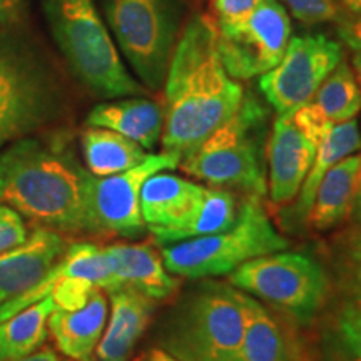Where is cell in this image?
I'll use <instances>...</instances> for the list:
<instances>
[{"label": "cell", "mask_w": 361, "mask_h": 361, "mask_svg": "<svg viewBox=\"0 0 361 361\" xmlns=\"http://www.w3.org/2000/svg\"><path fill=\"white\" fill-rule=\"evenodd\" d=\"M245 89L228 74L209 16H194L184 25L164 80V152L186 157L231 117Z\"/></svg>", "instance_id": "obj_1"}, {"label": "cell", "mask_w": 361, "mask_h": 361, "mask_svg": "<svg viewBox=\"0 0 361 361\" xmlns=\"http://www.w3.org/2000/svg\"><path fill=\"white\" fill-rule=\"evenodd\" d=\"M0 151V204L42 228L62 233H94L90 179L71 152L19 139Z\"/></svg>", "instance_id": "obj_2"}, {"label": "cell", "mask_w": 361, "mask_h": 361, "mask_svg": "<svg viewBox=\"0 0 361 361\" xmlns=\"http://www.w3.org/2000/svg\"><path fill=\"white\" fill-rule=\"evenodd\" d=\"M49 32L75 79L94 96H144L112 40L96 0H42Z\"/></svg>", "instance_id": "obj_3"}, {"label": "cell", "mask_w": 361, "mask_h": 361, "mask_svg": "<svg viewBox=\"0 0 361 361\" xmlns=\"http://www.w3.org/2000/svg\"><path fill=\"white\" fill-rule=\"evenodd\" d=\"M245 313L231 284L204 279L162 322L159 346L179 361H239Z\"/></svg>", "instance_id": "obj_4"}, {"label": "cell", "mask_w": 361, "mask_h": 361, "mask_svg": "<svg viewBox=\"0 0 361 361\" xmlns=\"http://www.w3.org/2000/svg\"><path fill=\"white\" fill-rule=\"evenodd\" d=\"M268 109L245 94L238 111L179 162L192 178L214 188L263 197L266 183Z\"/></svg>", "instance_id": "obj_5"}, {"label": "cell", "mask_w": 361, "mask_h": 361, "mask_svg": "<svg viewBox=\"0 0 361 361\" xmlns=\"http://www.w3.org/2000/svg\"><path fill=\"white\" fill-rule=\"evenodd\" d=\"M288 241L276 231L261 197L239 202L238 219L224 231L162 246V263L171 274L188 279L228 276L247 261L283 251Z\"/></svg>", "instance_id": "obj_6"}, {"label": "cell", "mask_w": 361, "mask_h": 361, "mask_svg": "<svg viewBox=\"0 0 361 361\" xmlns=\"http://www.w3.org/2000/svg\"><path fill=\"white\" fill-rule=\"evenodd\" d=\"M102 17L135 79L147 90L164 87L184 29V0H102Z\"/></svg>", "instance_id": "obj_7"}, {"label": "cell", "mask_w": 361, "mask_h": 361, "mask_svg": "<svg viewBox=\"0 0 361 361\" xmlns=\"http://www.w3.org/2000/svg\"><path fill=\"white\" fill-rule=\"evenodd\" d=\"M59 90L37 49L13 27L0 29V149L54 119Z\"/></svg>", "instance_id": "obj_8"}, {"label": "cell", "mask_w": 361, "mask_h": 361, "mask_svg": "<svg viewBox=\"0 0 361 361\" xmlns=\"http://www.w3.org/2000/svg\"><path fill=\"white\" fill-rule=\"evenodd\" d=\"M228 276L231 286L271 305L300 324H311L318 318L331 288L318 259L286 250L247 261Z\"/></svg>", "instance_id": "obj_9"}, {"label": "cell", "mask_w": 361, "mask_h": 361, "mask_svg": "<svg viewBox=\"0 0 361 361\" xmlns=\"http://www.w3.org/2000/svg\"><path fill=\"white\" fill-rule=\"evenodd\" d=\"M221 61L234 80L261 78L281 61L291 39V17L278 0H261L250 16L216 24Z\"/></svg>", "instance_id": "obj_10"}, {"label": "cell", "mask_w": 361, "mask_h": 361, "mask_svg": "<svg viewBox=\"0 0 361 361\" xmlns=\"http://www.w3.org/2000/svg\"><path fill=\"white\" fill-rule=\"evenodd\" d=\"M343 61V45L322 32L290 39L281 61L259 78L264 101L278 116L295 112L314 96Z\"/></svg>", "instance_id": "obj_11"}, {"label": "cell", "mask_w": 361, "mask_h": 361, "mask_svg": "<svg viewBox=\"0 0 361 361\" xmlns=\"http://www.w3.org/2000/svg\"><path fill=\"white\" fill-rule=\"evenodd\" d=\"M180 159L169 152L149 154L141 164L124 173L90 179V213L96 234L111 233L124 238H139L146 231L141 213L144 183L159 171L179 168Z\"/></svg>", "instance_id": "obj_12"}, {"label": "cell", "mask_w": 361, "mask_h": 361, "mask_svg": "<svg viewBox=\"0 0 361 361\" xmlns=\"http://www.w3.org/2000/svg\"><path fill=\"white\" fill-rule=\"evenodd\" d=\"M318 142L293 121L290 114L276 117L268 141V192L276 206L296 200L313 164Z\"/></svg>", "instance_id": "obj_13"}, {"label": "cell", "mask_w": 361, "mask_h": 361, "mask_svg": "<svg viewBox=\"0 0 361 361\" xmlns=\"http://www.w3.org/2000/svg\"><path fill=\"white\" fill-rule=\"evenodd\" d=\"M204 192L206 186L168 171H159L144 183L141 213L157 245L194 218Z\"/></svg>", "instance_id": "obj_14"}, {"label": "cell", "mask_w": 361, "mask_h": 361, "mask_svg": "<svg viewBox=\"0 0 361 361\" xmlns=\"http://www.w3.org/2000/svg\"><path fill=\"white\" fill-rule=\"evenodd\" d=\"M66 250L61 233L37 228L24 243L0 252V306L37 286Z\"/></svg>", "instance_id": "obj_15"}, {"label": "cell", "mask_w": 361, "mask_h": 361, "mask_svg": "<svg viewBox=\"0 0 361 361\" xmlns=\"http://www.w3.org/2000/svg\"><path fill=\"white\" fill-rule=\"evenodd\" d=\"M361 111V87L343 59L308 102L291 112L293 121L319 144L333 124L355 119Z\"/></svg>", "instance_id": "obj_16"}, {"label": "cell", "mask_w": 361, "mask_h": 361, "mask_svg": "<svg viewBox=\"0 0 361 361\" xmlns=\"http://www.w3.org/2000/svg\"><path fill=\"white\" fill-rule=\"evenodd\" d=\"M107 295L111 314L99 341L96 361H128L151 323L157 301L129 286Z\"/></svg>", "instance_id": "obj_17"}, {"label": "cell", "mask_w": 361, "mask_h": 361, "mask_svg": "<svg viewBox=\"0 0 361 361\" xmlns=\"http://www.w3.org/2000/svg\"><path fill=\"white\" fill-rule=\"evenodd\" d=\"M107 293L96 288L87 303L75 310L56 308L47 328L56 346L72 361H96V351L107 324Z\"/></svg>", "instance_id": "obj_18"}, {"label": "cell", "mask_w": 361, "mask_h": 361, "mask_svg": "<svg viewBox=\"0 0 361 361\" xmlns=\"http://www.w3.org/2000/svg\"><path fill=\"white\" fill-rule=\"evenodd\" d=\"M239 301L245 313L239 361H306L296 336L276 314L243 291H239Z\"/></svg>", "instance_id": "obj_19"}, {"label": "cell", "mask_w": 361, "mask_h": 361, "mask_svg": "<svg viewBox=\"0 0 361 361\" xmlns=\"http://www.w3.org/2000/svg\"><path fill=\"white\" fill-rule=\"evenodd\" d=\"M87 126L106 128L154 151L164 130V107L142 96L111 99L89 112Z\"/></svg>", "instance_id": "obj_20"}, {"label": "cell", "mask_w": 361, "mask_h": 361, "mask_svg": "<svg viewBox=\"0 0 361 361\" xmlns=\"http://www.w3.org/2000/svg\"><path fill=\"white\" fill-rule=\"evenodd\" d=\"M361 152L333 166L316 189L308 223L316 231H329L353 218L358 194Z\"/></svg>", "instance_id": "obj_21"}, {"label": "cell", "mask_w": 361, "mask_h": 361, "mask_svg": "<svg viewBox=\"0 0 361 361\" xmlns=\"http://www.w3.org/2000/svg\"><path fill=\"white\" fill-rule=\"evenodd\" d=\"M119 288L129 286L156 301H162L178 290L174 278L162 263V256L147 245L107 246Z\"/></svg>", "instance_id": "obj_22"}, {"label": "cell", "mask_w": 361, "mask_h": 361, "mask_svg": "<svg viewBox=\"0 0 361 361\" xmlns=\"http://www.w3.org/2000/svg\"><path fill=\"white\" fill-rule=\"evenodd\" d=\"M316 353L318 361H361V296L338 290L322 316Z\"/></svg>", "instance_id": "obj_23"}, {"label": "cell", "mask_w": 361, "mask_h": 361, "mask_svg": "<svg viewBox=\"0 0 361 361\" xmlns=\"http://www.w3.org/2000/svg\"><path fill=\"white\" fill-rule=\"evenodd\" d=\"M361 151V129L358 121L350 119L345 123L333 124L326 130L316 149V156L308 176H306L303 186L296 196V202L293 206V219L306 221L310 209L313 206L316 189L333 166L351 154Z\"/></svg>", "instance_id": "obj_24"}, {"label": "cell", "mask_w": 361, "mask_h": 361, "mask_svg": "<svg viewBox=\"0 0 361 361\" xmlns=\"http://www.w3.org/2000/svg\"><path fill=\"white\" fill-rule=\"evenodd\" d=\"M85 169L96 178L124 173L151 154L133 139L106 128L87 126L80 135Z\"/></svg>", "instance_id": "obj_25"}, {"label": "cell", "mask_w": 361, "mask_h": 361, "mask_svg": "<svg viewBox=\"0 0 361 361\" xmlns=\"http://www.w3.org/2000/svg\"><path fill=\"white\" fill-rule=\"evenodd\" d=\"M56 310L51 296L0 322V361H12L37 351L47 340L49 316Z\"/></svg>", "instance_id": "obj_26"}, {"label": "cell", "mask_w": 361, "mask_h": 361, "mask_svg": "<svg viewBox=\"0 0 361 361\" xmlns=\"http://www.w3.org/2000/svg\"><path fill=\"white\" fill-rule=\"evenodd\" d=\"M239 213V202L233 191L223 188H206L200 211L186 226L169 234L161 246L174 245L201 236H209L231 228L236 223Z\"/></svg>", "instance_id": "obj_27"}, {"label": "cell", "mask_w": 361, "mask_h": 361, "mask_svg": "<svg viewBox=\"0 0 361 361\" xmlns=\"http://www.w3.org/2000/svg\"><path fill=\"white\" fill-rule=\"evenodd\" d=\"M333 268L338 290L361 296V224H353L336 238Z\"/></svg>", "instance_id": "obj_28"}, {"label": "cell", "mask_w": 361, "mask_h": 361, "mask_svg": "<svg viewBox=\"0 0 361 361\" xmlns=\"http://www.w3.org/2000/svg\"><path fill=\"white\" fill-rule=\"evenodd\" d=\"M284 8L306 25L340 22L345 17L338 0H284Z\"/></svg>", "instance_id": "obj_29"}, {"label": "cell", "mask_w": 361, "mask_h": 361, "mask_svg": "<svg viewBox=\"0 0 361 361\" xmlns=\"http://www.w3.org/2000/svg\"><path fill=\"white\" fill-rule=\"evenodd\" d=\"M27 233L25 223L16 209L6 204H0V252L24 243Z\"/></svg>", "instance_id": "obj_30"}, {"label": "cell", "mask_w": 361, "mask_h": 361, "mask_svg": "<svg viewBox=\"0 0 361 361\" xmlns=\"http://www.w3.org/2000/svg\"><path fill=\"white\" fill-rule=\"evenodd\" d=\"M261 0H211V12L213 22H233L245 19L255 11Z\"/></svg>", "instance_id": "obj_31"}, {"label": "cell", "mask_w": 361, "mask_h": 361, "mask_svg": "<svg viewBox=\"0 0 361 361\" xmlns=\"http://www.w3.org/2000/svg\"><path fill=\"white\" fill-rule=\"evenodd\" d=\"M338 35L351 51H361V16H345L338 22Z\"/></svg>", "instance_id": "obj_32"}, {"label": "cell", "mask_w": 361, "mask_h": 361, "mask_svg": "<svg viewBox=\"0 0 361 361\" xmlns=\"http://www.w3.org/2000/svg\"><path fill=\"white\" fill-rule=\"evenodd\" d=\"M29 0H0V29L17 25L25 17Z\"/></svg>", "instance_id": "obj_33"}, {"label": "cell", "mask_w": 361, "mask_h": 361, "mask_svg": "<svg viewBox=\"0 0 361 361\" xmlns=\"http://www.w3.org/2000/svg\"><path fill=\"white\" fill-rule=\"evenodd\" d=\"M12 361H67V360L62 358V356H59L54 350L45 348V350L34 351V353L27 355L24 358L12 360Z\"/></svg>", "instance_id": "obj_34"}, {"label": "cell", "mask_w": 361, "mask_h": 361, "mask_svg": "<svg viewBox=\"0 0 361 361\" xmlns=\"http://www.w3.org/2000/svg\"><path fill=\"white\" fill-rule=\"evenodd\" d=\"M338 4L346 16H361V0H338Z\"/></svg>", "instance_id": "obj_35"}, {"label": "cell", "mask_w": 361, "mask_h": 361, "mask_svg": "<svg viewBox=\"0 0 361 361\" xmlns=\"http://www.w3.org/2000/svg\"><path fill=\"white\" fill-rule=\"evenodd\" d=\"M147 355L149 361H179L178 358H174L173 355H169L168 351H164L162 348H152Z\"/></svg>", "instance_id": "obj_36"}, {"label": "cell", "mask_w": 361, "mask_h": 361, "mask_svg": "<svg viewBox=\"0 0 361 361\" xmlns=\"http://www.w3.org/2000/svg\"><path fill=\"white\" fill-rule=\"evenodd\" d=\"M353 223L361 224V166H360V179H358V194H356L355 211H353Z\"/></svg>", "instance_id": "obj_37"}, {"label": "cell", "mask_w": 361, "mask_h": 361, "mask_svg": "<svg viewBox=\"0 0 361 361\" xmlns=\"http://www.w3.org/2000/svg\"><path fill=\"white\" fill-rule=\"evenodd\" d=\"M351 67H353L356 80H358V84L361 87V51H356L353 54V59H351Z\"/></svg>", "instance_id": "obj_38"}, {"label": "cell", "mask_w": 361, "mask_h": 361, "mask_svg": "<svg viewBox=\"0 0 361 361\" xmlns=\"http://www.w3.org/2000/svg\"><path fill=\"white\" fill-rule=\"evenodd\" d=\"M133 361H149V355L144 353V355H139L137 358H134Z\"/></svg>", "instance_id": "obj_39"}]
</instances>
